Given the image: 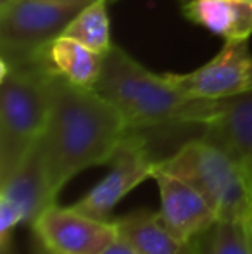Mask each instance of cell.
Segmentation results:
<instances>
[{"label": "cell", "instance_id": "obj_15", "mask_svg": "<svg viewBox=\"0 0 252 254\" xmlns=\"http://www.w3.org/2000/svg\"><path fill=\"white\" fill-rule=\"evenodd\" d=\"M192 248L194 254H252V221L218 220Z\"/></svg>", "mask_w": 252, "mask_h": 254}, {"label": "cell", "instance_id": "obj_3", "mask_svg": "<svg viewBox=\"0 0 252 254\" xmlns=\"http://www.w3.org/2000/svg\"><path fill=\"white\" fill-rule=\"evenodd\" d=\"M2 61L0 71V182L21 166L40 140L50 109L49 57Z\"/></svg>", "mask_w": 252, "mask_h": 254}, {"label": "cell", "instance_id": "obj_11", "mask_svg": "<svg viewBox=\"0 0 252 254\" xmlns=\"http://www.w3.org/2000/svg\"><path fill=\"white\" fill-rule=\"evenodd\" d=\"M55 199L37 145L14 173L0 182V201L12 204L23 214L24 223L33 225L49 206L55 204Z\"/></svg>", "mask_w": 252, "mask_h": 254}, {"label": "cell", "instance_id": "obj_1", "mask_svg": "<svg viewBox=\"0 0 252 254\" xmlns=\"http://www.w3.org/2000/svg\"><path fill=\"white\" fill-rule=\"evenodd\" d=\"M128 125L95 88L69 83L54 71L50 78V109L45 130L37 142L52 194L88 168L107 164Z\"/></svg>", "mask_w": 252, "mask_h": 254}, {"label": "cell", "instance_id": "obj_9", "mask_svg": "<svg viewBox=\"0 0 252 254\" xmlns=\"http://www.w3.org/2000/svg\"><path fill=\"white\" fill-rule=\"evenodd\" d=\"M152 178L161 197L159 216L178 241L190 244L219 220L204 197L187 182L161 170L155 163Z\"/></svg>", "mask_w": 252, "mask_h": 254}, {"label": "cell", "instance_id": "obj_5", "mask_svg": "<svg viewBox=\"0 0 252 254\" xmlns=\"http://www.w3.org/2000/svg\"><path fill=\"white\" fill-rule=\"evenodd\" d=\"M95 0H12L0 9L2 57L24 63L47 57V49Z\"/></svg>", "mask_w": 252, "mask_h": 254}, {"label": "cell", "instance_id": "obj_2", "mask_svg": "<svg viewBox=\"0 0 252 254\" xmlns=\"http://www.w3.org/2000/svg\"><path fill=\"white\" fill-rule=\"evenodd\" d=\"M95 90L126 121L128 130L201 125L212 118L218 101L183 94L168 78L144 67L118 45L104 54V66Z\"/></svg>", "mask_w": 252, "mask_h": 254}, {"label": "cell", "instance_id": "obj_18", "mask_svg": "<svg viewBox=\"0 0 252 254\" xmlns=\"http://www.w3.org/2000/svg\"><path fill=\"white\" fill-rule=\"evenodd\" d=\"M10 2H12V0H0V9H3L5 5H9Z\"/></svg>", "mask_w": 252, "mask_h": 254}, {"label": "cell", "instance_id": "obj_14", "mask_svg": "<svg viewBox=\"0 0 252 254\" xmlns=\"http://www.w3.org/2000/svg\"><path fill=\"white\" fill-rule=\"evenodd\" d=\"M47 57L50 67L69 83L83 88H94L104 66V54L81 45L80 42L59 37L49 45Z\"/></svg>", "mask_w": 252, "mask_h": 254}, {"label": "cell", "instance_id": "obj_10", "mask_svg": "<svg viewBox=\"0 0 252 254\" xmlns=\"http://www.w3.org/2000/svg\"><path fill=\"white\" fill-rule=\"evenodd\" d=\"M202 128V137L242 163L252 177V90L218 101Z\"/></svg>", "mask_w": 252, "mask_h": 254}, {"label": "cell", "instance_id": "obj_7", "mask_svg": "<svg viewBox=\"0 0 252 254\" xmlns=\"http://www.w3.org/2000/svg\"><path fill=\"white\" fill-rule=\"evenodd\" d=\"M190 97L221 101L252 90V52L247 40H226L209 63L189 73H164Z\"/></svg>", "mask_w": 252, "mask_h": 254}, {"label": "cell", "instance_id": "obj_6", "mask_svg": "<svg viewBox=\"0 0 252 254\" xmlns=\"http://www.w3.org/2000/svg\"><path fill=\"white\" fill-rule=\"evenodd\" d=\"M155 163L147 140L138 130H130L109 159V173L73 207L97 220H109L125 195L152 178Z\"/></svg>", "mask_w": 252, "mask_h": 254}, {"label": "cell", "instance_id": "obj_8", "mask_svg": "<svg viewBox=\"0 0 252 254\" xmlns=\"http://www.w3.org/2000/svg\"><path fill=\"white\" fill-rule=\"evenodd\" d=\"M33 230L50 254H102L119 237L112 220L55 204L33 221Z\"/></svg>", "mask_w": 252, "mask_h": 254}, {"label": "cell", "instance_id": "obj_17", "mask_svg": "<svg viewBox=\"0 0 252 254\" xmlns=\"http://www.w3.org/2000/svg\"><path fill=\"white\" fill-rule=\"evenodd\" d=\"M102 254H140V253H138L135 248H131L126 241H123V239L118 237V241L112 242V244L109 246Z\"/></svg>", "mask_w": 252, "mask_h": 254}, {"label": "cell", "instance_id": "obj_12", "mask_svg": "<svg viewBox=\"0 0 252 254\" xmlns=\"http://www.w3.org/2000/svg\"><path fill=\"white\" fill-rule=\"evenodd\" d=\"M183 16L225 40H249L252 0H190Z\"/></svg>", "mask_w": 252, "mask_h": 254}, {"label": "cell", "instance_id": "obj_13", "mask_svg": "<svg viewBox=\"0 0 252 254\" xmlns=\"http://www.w3.org/2000/svg\"><path fill=\"white\" fill-rule=\"evenodd\" d=\"M112 221L119 239L140 254H194L192 242L178 241L162 223L159 213L137 211Z\"/></svg>", "mask_w": 252, "mask_h": 254}, {"label": "cell", "instance_id": "obj_4", "mask_svg": "<svg viewBox=\"0 0 252 254\" xmlns=\"http://www.w3.org/2000/svg\"><path fill=\"white\" fill-rule=\"evenodd\" d=\"M157 166L195 189L219 220L252 221V177L242 163L207 138H194Z\"/></svg>", "mask_w": 252, "mask_h": 254}, {"label": "cell", "instance_id": "obj_16", "mask_svg": "<svg viewBox=\"0 0 252 254\" xmlns=\"http://www.w3.org/2000/svg\"><path fill=\"white\" fill-rule=\"evenodd\" d=\"M61 37L80 42L99 54H107L114 44L111 42V24L107 14V0H95L85 7L69 23Z\"/></svg>", "mask_w": 252, "mask_h": 254}]
</instances>
